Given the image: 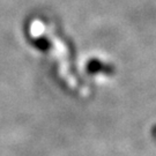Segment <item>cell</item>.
Instances as JSON below:
<instances>
[{"label": "cell", "instance_id": "6da1fadb", "mask_svg": "<svg viewBox=\"0 0 156 156\" xmlns=\"http://www.w3.org/2000/svg\"><path fill=\"white\" fill-rule=\"evenodd\" d=\"M38 48L42 49V50H45L46 48H49V42L45 38H42L38 41Z\"/></svg>", "mask_w": 156, "mask_h": 156}]
</instances>
